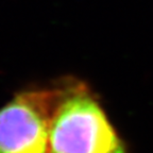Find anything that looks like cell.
<instances>
[{
	"mask_svg": "<svg viewBox=\"0 0 153 153\" xmlns=\"http://www.w3.org/2000/svg\"><path fill=\"white\" fill-rule=\"evenodd\" d=\"M50 153H130L91 86L74 76L56 81Z\"/></svg>",
	"mask_w": 153,
	"mask_h": 153,
	"instance_id": "obj_1",
	"label": "cell"
},
{
	"mask_svg": "<svg viewBox=\"0 0 153 153\" xmlns=\"http://www.w3.org/2000/svg\"><path fill=\"white\" fill-rule=\"evenodd\" d=\"M56 96V83L31 86L0 106V153H50V121Z\"/></svg>",
	"mask_w": 153,
	"mask_h": 153,
	"instance_id": "obj_2",
	"label": "cell"
}]
</instances>
